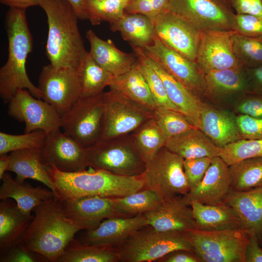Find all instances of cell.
Wrapping results in <instances>:
<instances>
[{
	"instance_id": "6da1fadb",
	"label": "cell",
	"mask_w": 262,
	"mask_h": 262,
	"mask_svg": "<svg viewBox=\"0 0 262 262\" xmlns=\"http://www.w3.org/2000/svg\"><path fill=\"white\" fill-rule=\"evenodd\" d=\"M33 212L21 242L49 262H57L76 233L82 229L67 217L56 196L37 206Z\"/></svg>"
},
{
	"instance_id": "7a4b0ae2",
	"label": "cell",
	"mask_w": 262,
	"mask_h": 262,
	"mask_svg": "<svg viewBox=\"0 0 262 262\" xmlns=\"http://www.w3.org/2000/svg\"><path fill=\"white\" fill-rule=\"evenodd\" d=\"M8 41V55L0 68V96L9 102L20 89H27L38 98L42 97L38 88L30 81L26 63L33 49V39L29 30L25 10L10 8L5 19Z\"/></svg>"
},
{
	"instance_id": "3957f363",
	"label": "cell",
	"mask_w": 262,
	"mask_h": 262,
	"mask_svg": "<svg viewBox=\"0 0 262 262\" xmlns=\"http://www.w3.org/2000/svg\"><path fill=\"white\" fill-rule=\"evenodd\" d=\"M39 6L47 16L46 54L49 64L76 69L87 51L74 9L65 0H42Z\"/></svg>"
},
{
	"instance_id": "277c9868",
	"label": "cell",
	"mask_w": 262,
	"mask_h": 262,
	"mask_svg": "<svg viewBox=\"0 0 262 262\" xmlns=\"http://www.w3.org/2000/svg\"><path fill=\"white\" fill-rule=\"evenodd\" d=\"M89 168L74 172L49 168L56 196L62 200L91 196L118 197L145 188L140 176H122Z\"/></svg>"
},
{
	"instance_id": "5b68a950",
	"label": "cell",
	"mask_w": 262,
	"mask_h": 262,
	"mask_svg": "<svg viewBox=\"0 0 262 262\" xmlns=\"http://www.w3.org/2000/svg\"><path fill=\"white\" fill-rule=\"evenodd\" d=\"M178 249L194 250L186 232H163L146 226L132 233L115 249L119 262H156Z\"/></svg>"
},
{
	"instance_id": "8992f818",
	"label": "cell",
	"mask_w": 262,
	"mask_h": 262,
	"mask_svg": "<svg viewBox=\"0 0 262 262\" xmlns=\"http://www.w3.org/2000/svg\"><path fill=\"white\" fill-rule=\"evenodd\" d=\"M86 164L87 167L132 177L141 176L146 167L131 133L100 140L86 148Z\"/></svg>"
},
{
	"instance_id": "52a82bcc",
	"label": "cell",
	"mask_w": 262,
	"mask_h": 262,
	"mask_svg": "<svg viewBox=\"0 0 262 262\" xmlns=\"http://www.w3.org/2000/svg\"><path fill=\"white\" fill-rule=\"evenodd\" d=\"M186 232L201 262H246L249 231L245 229Z\"/></svg>"
},
{
	"instance_id": "ba28073f",
	"label": "cell",
	"mask_w": 262,
	"mask_h": 262,
	"mask_svg": "<svg viewBox=\"0 0 262 262\" xmlns=\"http://www.w3.org/2000/svg\"><path fill=\"white\" fill-rule=\"evenodd\" d=\"M184 160L163 147L146 163L145 170L140 176L145 188L154 190L163 200L187 194L190 188L184 170Z\"/></svg>"
},
{
	"instance_id": "9c48e42d",
	"label": "cell",
	"mask_w": 262,
	"mask_h": 262,
	"mask_svg": "<svg viewBox=\"0 0 262 262\" xmlns=\"http://www.w3.org/2000/svg\"><path fill=\"white\" fill-rule=\"evenodd\" d=\"M104 119L101 140L132 133L154 117L153 111L111 90L101 94Z\"/></svg>"
},
{
	"instance_id": "30bf717a",
	"label": "cell",
	"mask_w": 262,
	"mask_h": 262,
	"mask_svg": "<svg viewBox=\"0 0 262 262\" xmlns=\"http://www.w3.org/2000/svg\"><path fill=\"white\" fill-rule=\"evenodd\" d=\"M102 93L82 96L61 117V129L85 148L101 140L104 119Z\"/></svg>"
},
{
	"instance_id": "8fae6325",
	"label": "cell",
	"mask_w": 262,
	"mask_h": 262,
	"mask_svg": "<svg viewBox=\"0 0 262 262\" xmlns=\"http://www.w3.org/2000/svg\"><path fill=\"white\" fill-rule=\"evenodd\" d=\"M38 88L41 99L50 105L61 117L82 97L76 69L70 67H55L50 64L44 66Z\"/></svg>"
},
{
	"instance_id": "7c38bea8",
	"label": "cell",
	"mask_w": 262,
	"mask_h": 262,
	"mask_svg": "<svg viewBox=\"0 0 262 262\" xmlns=\"http://www.w3.org/2000/svg\"><path fill=\"white\" fill-rule=\"evenodd\" d=\"M169 11L200 32L232 30L235 14L224 0H171Z\"/></svg>"
},
{
	"instance_id": "4fadbf2b",
	"label": "cell",
	"mask_w": 262,
	"mask_h": 262,
	"mask_svg": "<svg viewBox=\"0 0 262 262\" xmlns=\"http://www.w3.org/2000/svg\"><path fill=\"white\" fill-rule=\"evenodd\" d=\"M186 89L202 99L205 98V74L197 65L171 49L157 36L142 49Z\"/></svg>"
},
{
	"instance_id": "5bb4252c",
	"label": "cell",
	"mask_w": 262,
	"mask_h": 262,
	"mask_svg": "<svg viewBox=\"0 0 262 262\" xmlns=\"http://www.w3.org/2000/svg\"><path fill=\"white\" fill-rule=\"evenodd\" d=\"M8 114L25 123L24 133L37 130L47 134L61 129V116L49 103L35 98L27 90L19 89L9 102Z\"/></svg>"
},
{
	"instance_id": "9a60e30c",
	"label": "cell",
	"mask_w": 262,
	"mask_h": 262,
	"mask_svg": "<svg viewBox=\"0 0 262 262\" xmlns=\"http://www.w3.org/2000/svg\"><path fill=\"white\" fill-rule=\"evenodd\" d=\"M234 30L200 32L196 64L204 74L242 66L233 49Z\"/></svg>"
},
{
	"instance_id": "2e32d148",
	"label": "cell",
	"mask_w": 262,
	"mask_h": 262,
	"mask_svg": "<svg viewBox=\"0 0 262 262\" xmlns=\"http://www.w3.org/2000/svg\"><path fill=\"white\" fill-rule=\"evenodd\" d=\"M41 150L43 163L48 168L74 172L87 167L86 148L60 129L47 134Z\"/></svg>"
},
{
	"instance_id": "e0dca14e",
	"label": "cell",
	"mask_w": 262,
	"mask_h": 262,
	"mask_svg": "<svg viewBox=\"0 0 262 262\" xmlns=\"http://www.w3.org/2000/svg\"><path fill=\"white\" fill-rule=\"evenodd\" d=\"M156 36L168 47L196 63L200 32L170 12L153 20Z\"/></svg>"
},
{
	"instance_id": "ac0fdd59",
	"label": "cell",
	"mask_w": 262,
	"mask_h": 262,
	"mask_svg": "<svg viewBox=\"0 0 262 262\" xmlns=\"http://www.w3.org/2000/svg\"><path fill=\"white\" fill-rule=\"evenodd\" d=\"M115 198L91 196L62 201L67 217L82 230H89L104 219L124 217L116 211Z\"/></svg>"
},
{
	"instance_id": "d6986e66",
	"label": "cell",
	"mask_w": 262,
	"mask_h": 262,
	"mask_svg": "<svg viewBox=\"0 0 262 262\" xmlns=\"http://www.w3.org/2000/svg\"><path fill=\"white\" fill-rule=\"evenodd\" d=\"M231 191L229 165L220 156L212 158L201 181L184 196L189 204L197 202L216 205L225 202Z\"/></svg>"
},
{
	"instance_id": "ffe728a7",
	"label": "cell",
	"mask_w": 262,
	"mask_h": 262,
	"mask_svg": "<svg viewBox=\"0 0 262 262\" xmlns=\"http://www.w3.org/2000/svg\"><path fill=\"white\" fill-rule=\"evenodd\" d=\"M147 225L144 214L109 218L103 220L95 229L86 230L80 241L115 249L135 231Z\"/></svg>"
},
{
	"instance_id": "44dd1931",
	"label": "cell",
	"mask_w": 262,
	"mask_h": 262,
	"mask_svg": "<svg viewBox=\"0 0 262 262\" xmlns=\"http://www.w3.org/2000/svg\"><path fill=\"white\" fill-rule=\"evenodd\" d=\"M148 225L163 232H186L196 229L192 208L184 197L176 196L163 201L144 214Z\"/></svg>"
},
{
	"instance_id": "7402d4cb",
	"label": "cell",
	"mask_w": 262,
	"mask_h": 262,
	"mask_svg": "<svg viewBox=\"0 0 262 262\" xmlns=\"http://www.w3.org/2000/svg\"><path fill=\"white\" fill-rule=\"evenodd\" d=\"M133 52L151 67L161 79L169 100L196 128L201 130L202 100L168 73L158 63L144 54L141 49L132 48Z\"/></svg>"
},
{
	"instance_id": "603a6c76",
	"label": "cell",
	"mask_w": 262,
	"mask_h": 262,
	"mask_svg": "<svg viewBox=\"0 0 262 262\" xmlns=\"http://www.w3.org/2000/svg\"><path fill=\"white\" fill-rule=\"evenodd\" d=\"M85 35L92 58L114 77L126 73L138 63L134 52L128 53L120 50L112 40L101 39L91 30H88Z\"/></svg>"
},
{
	"instance_id": "cb8c5ba5",
	"label": "cell",
	"mask_w": 262,
	"mask_h": 262,
	"mask_svg": "<svg viewBox=\"0 0 262 262\" xmlns=\"http://www.w3.org/2000/svg\"><path fill=\"white\" fill-rule=\"evenodd\" d=\"M205 81V97L215 100L250 93L246 70L243 66L207 72Z\"/></svg>"
},
{
	"instance_id": "d4e9b609",
	"label": "cell",
	"mask_w": 262,
	"mask_h": 262,
	"mask_svg": "<svg viewBox=\"0 0 262 262\" xmlns=\"http://www.w3.org/2000/svg\"><path fill=\"white\" fill-rule=\"evenodd\" d=\"M200 115V130L218 147L223 148L242 139L236 117L231 114L202 101Z\"/></svg>"
},
{
	"instance_id": "484cf974",
	"label": "cell",
	"mask_w": 262,
	"mask_h": 262,
	"mask_svg": "<svg viewBox=\"0 0 262 262\" xmlns=\"http://www.w3.org/2000/svg\"><path fill=\"white\" fill-rule=\"evenodd\" d=\"M8 171L16 173L15 180L24 182L30 179L38 181L52 190L56 195L55 184L49 168L42 160L41 149L31 148L10 152Z\"/></svg>"
},
{
	"instance_id": "4316f807",
	"label": "cell",
	"mask_w": 262,
	"mask_h": 262,
	"mask_svg": "<svg viewBox=\"0 0 262 262\" xmlns=\"http://www.w3.org/2000/svg\"><path fill=\"white\" fill-rule=\"evenodd\" d=\"M33 215L24 214L16 202L7 198L0 202V256L20 243Z\"/></svg>"
},
{
	"instance_id": "83f0119b",
	"label": "cell",
	"mask_w": 262,
	"mask_h": 262,
	"mask_svg": "<svg viewBox=\"0 0 262 262\" xmlns=\"http://www.w3.org/2000/svg\"><path fill=\"white\" fill-rule=\"evenodd\" d=\"M1 180L0 199H13L26 215H32L35 207L56 196L49 188L33 187L25 181H17L9 173H6Z\"/></svg>"
},
{
	"instance_id": "f1b7e54d",
	"label": "cell",
	"mask_w": 262,
	"mask_h": 262,
	"mask_svg": "<svg viewBox=\"0 0 262 262\" xmlns=\"http://www.w3.org/2000/svg\"><path fill=\"white\" fill-rule=\"evenodd\" d=\"M225 202L232 207L244 228L262 240V186L244 192L231 191Z\"/></svg>"
},
{
	"instance_id": "f546056e",
	"label": "cell",
	"mask_w": 262,
	"mask_h": 262,
	"mask_svg": "<svg viewBox=\"0 0 262 262\" xmlns=\"http://www.w3.org/2000/svg\"><path fill=\"white\" fill-rule=\"evenodd\" d=\"M190 205L196 229L210 231L245 229L236 211L226 202L207 205L192 202Z\"/></svg>"
},
{
	"instance_id": "4dcf8cb0",
	"label": "cell",
	"mask_w": 262,
	"mask_h": 262,
	"mask_svg": "<svg viewBox=\"0 0 262 262\" xmlns=\"http://www.w3.org/2000/svg\"><path fill=\"white\" fill-rule=\"evenodd\" d=\"M165 146L184 159L220 156L223 149L196 128L167 139Z\"/></svg>"
},
{
	"instance_id": "1f68e13d",
	"label": "cell",
	"mask_w": 262,
	"mask_h": 262,
	"mask_svg": "<svg viewBox=\"0 0 262 262\" xmlns=\"http://www.w3.org/2000/svg\"><path fill=\"white\" fill-rule=\"evenodd\" d=\"M109 24L110 30L120 32L132 48L143 49L151 45L156 36L153 20L140 14L125 12Z\"/></svg>"
},
{
	"instance_id": "d6a6232c",
	"label": "cell",
	"mask_w": 262,
	"mask_h": 262,
	"mask_svg": "<svg viewBox=\"0 0 262 262\" xmlns=\"http://www.w3.org/2000/svg\"><path fill=\"white\" fill-rule=\"evenodd\" d=\"M109 87L152 111L157 108L139 62L126 73L114 77Z\"/></svg>"
},
{
	"instance_id": "836d02e7",
	"label": "cell",
	"mask_w": 262,
	"mask_h": 262,
	"mask_svg": "<svg viewBox=\"0 0 262 262\" xmlns=\"http://www.w3.org/2000/svg\"><path fill=\"white\" fill-rule=\"evenodd\" d=\"M82 97H92L103 93L114 76L100 66L86 51L76 69Z\"/></svg>"
},
{
	"instance_id": "e575fe53",
	"label": "cell",
	"mask_w": 262,
	"mask_h": 262,
	"mask_svg": "<svg viewBox=\"0 0 262 262\" xmlns=\"http://www.w3.org/2000/svg\"><path fill=\"white\" fill-rule=\"evenodd\" d=\"M231 191L244 192L262 186V157L247 158L229 166Z\"/></svg>"
},
{
	"instance_id": "d590c367",
	"label": "cell",
	"mask_w": 262,
	"mask_h": 262,
	"mask_svg": "<svg viewBox=\"0 0 262 262\" xmlns=\"http://www.w3.org/2000/svg\"><path fill=\"white\" fill-rule=\"evenodd\" d=\"M119 258L114 248L82 243L74 238L57 262H117Z\"/></svg>"
},
{
	"instance_id": "8d00e7d4",
	"label": "cell",
	"mask_w": 262,
	"mask_h": 262,
	"mask_svg": "<svg viewBox=\"0 0 262 262\" xmlns=\"http://www.w3.org/2000/svg\"><path fill=\"white\" fill-rule=\"evenodd\" d=\"M163 200L157 192L148 188L115 198L116 211L124 217L144 214L155 209Z\"/></svg>"
},
{
	"instance_id": "74e56055",
	"label": "cell",
	"mask_w": 262,
	"mask_h": 262,
	"mask_svg": "<svg viewBox=\"0 0 262 262\" xmlns=\"http://www.w3.org/2000/svg\"><path fill=\"white\" fill-rule=\"evenodd\" d=\"M131 134L138 151L146 163L165 146L166 137L154 117Z\"/></svg>"
},
{
	"instance_id": "f35d334b",
	"label": "cell",
	"mask_w": 262,
	"mask_h": 262,
	"mask_svg": "<svg viewBox=\"0 0 262 262\" xmlns=\"http://www.w3.org/2000/svg\"><path fill=\"white\" fill-rule=\"evenodd\" d=\"M233 49L239 64L245 68L262 66V35L247 36L237 33L233 38Z\"/></svg>"
},
{
	"instance_id": "ab89813d",
	"label": "cell",
	"mask_w": 262,
	"mask_h": 262,
	"mask_svg": "<svg viewBox=\"0 0 262 262\" xmlns=\"http://www.w3.org/2000/svg\"><path fill=\"white\" fill-rule=\"evenodd\" d=\"M128 3L123 0H86L87 19L94 26L110 23L122 16Z\"/></svg>"
},
{
	"instance_id": "60d3db41",
	"label": "cell",
	"mask_w": 262,
	"mask_h": 262,
	"mask_svg": "<svg viewBox=\"0 0 262 262\" xmlns=\"http://www.w3.org/2000/svg\"><path fill=\"white\" fill-rule=\"evenodd\" d=\"M47 133L37 130L24 134L14 135L0 132V155L24 149H41L45 142Z\"/></svg>"
},
{
	"instance_id": "b9f144b4",
	"label": "cell",
	"mask_w": 262,
	"mask_h": 262,
	"mask_svg": "<svg viewBox=\"0 0 262 262\" xmlns=\"http://www.w3.org/2000/svg\"><path fill=\"white\" fill-rule=\"evenodd\" d=\"M153 115L166 139L196 128L177 111L157 107L153 111Z\"/></svg>"
},
{
	"instance_id": "7bdbcfd3",
	"label": "cell",
	"mask_w": 262,
	"mask_h": 262,
	"mask_svg": "<svg viewBox=\"0 0 262 262\" xmlns=\"http://www.w3.org/2000/svg\"><path fill=\"white\" fill-rule=\"evenodd\" d=\"M220 156L229 166L241 160L262 157V139H240L222 148Z\"/></svg>"
},
{
	"instance_id": "ee69618b",
	"label": "cell",
	"mask_w": 262,
	"mask_h": 262,
	"mask_svg": "<svg viewBox=\"0 0 262 262\" xmlns=\"http://www.w3.org/2000/svg\"><path fill=\"white\" fill-rule=\"evenodd\" d=\"M137 57L141 71L147 83L157 107L180 112L168 98L163 82L159 76L142 59L137 56Z\"/></svg>"
},
{
	"instance_id": "f6af8a7d",
	"label": "cell",
	"mask_w": 262,
	"mask_h": 262,
	"mask_svg": "<svg viewBox=\"0 0 262 262\" xmlns=\"http://www.w3.org/2000/svg\"><path fill=\"white\" fill-rule=\"evenodd\" d=\"M171 0H130L125 9L127 13H138L152 20L169 11Z\"/></svg>"
},
{
	"instance_id": "bcb514c9",
	"label": "cell",
	"mask_w": 262,
	"mask_h": 262,
	"mask_svg": "<svg viewBox=\"0 0 262 262\" xmlns=\"http://www.w3.org/2000/svg\"><path fill=\"white\" fill-rule=\"evenodd\" d=\"M212 158L204 157L184 160V170L190 190L201 181L211 164Z\"/></svg>"
},
{
	"instance_id": "7dc6e473",
	"label": "cell",
	"mask_w": 262,
	"mask_h": 262,
	"mask_svg": "<svg viewBox=\"0 0 262 262\" xmlns=\"http://www.w3.org/2000/svg\"><path fill=\"white\" fill-rule=\"evenodd\" d=\"M232 30L247 36L262 35V16L235 14Z\"/></svg>"
},
{
	"instance_id": "c3c4849f",
	"label": "cell",
	"mask_w": 262,
	"mask_h": 262,
	"mask_svg": "<svg viewBox=\"0 0 262 262\" xmlns=\"http://www.w3.org/2000/svg\"><path fill=\"white\" fill-rule=\"evenodd\" d=\"M0 262H46L47 259L27 248L21 241L0 256Z\"/></svg>"
},
{
	"instance_id": "681fc988",
	"label": "cell",
	"mask_w": 262,
	"mask_h": 262,
	"mask_svg": "<svg viewBox=\"0 0 262 262\" xmlns=\"http://www.w3.org/2000/svg\"><path fill=\"white\" fill-rule=\"evenodd\" d=\"M236 120L242 139H262V118L241 114Z\"/></svg>"
},
{
	"instance_id": "f907efd6",
	"label": "cell",
	"mask_w": 262,
	"mask_h": 262,
	"mask_svg": "<svg viewBox=\"0 0 262 262\" xmlns=\"http://www.w3.org/2000/svg\"><path fill=\"white\" fill-rule=\"evenodd\" d=\"M238 111L242 115L262 118V96L247 93L242 96Z\"/></svg>"
},
{
	"instance_id": "816d5d0a",
	"label": "cell",
	"mask_w": 262,
	"mask_h": 262,
	"mask_svg": "<svg viewBox=\"0 0 262 262\" xmlns=\"http://www.w3.org/2000/svg\"><path fill=\"white\" fill-rule=\"evenodd\" d=\"M236 14L262 16V0H224Z\"/></svg>"
},
{
	"instance_id": "f5cc1de1",
	"label": "cell",
	"mask_w": 262,
	"mask_h": 262,
	"mask_svg": "<svg viewBox=\"0 0 262 262\" xmlns=\"http://www.w3.org/2000/svg\"><path fill=\"white\" fill-rule=\"evenodd\" d=\"M156 262H201V261L194 250L178 249L167 253Z\"/></svg>"
},
{
	"instance_id": "db71d44e",
	"label": "cell",
	"mask_w": 262,
	"mask_h": 262,
	"mask_svg": "<svg viewBox=\"0 0 262 262\" xmlns=\"http://www.w3.org/2000/svg\"><path fill=\"white\" fill-rule=\"evenodd\" d=\"M259 242L256 233L249 231V240L245 253L246 262H262V248Z\"/></svg>"
},
{
	"instance_id": "11a10c76",
	"label": "cell",
	"mask_w": 262,
	"mask_h": 262,
	"mask_svg": "<svg viewBox=\"0 0 262 262\" xmlns=\"http://www.w3.org/2000/svg\"><path fill=\"white\" fill-rule=\"evenodd\" d=\"M245 69L249 84L250 93L262 96V66Z\"/></svg>"
},
{
	"instance_id": "9f6ffc18",
	"label": "cell",
	"mask_w": 262,
	"mask_h": 262,
	"mask_svg": "<svg viewBox=\"0 0 262 262\" xmlns=\"http://www.w3.org/2000/svg\"><path fill=\"white\" fill-rule=\"evenodd\" d=\"M42 0H0V2L10 8L25 10L31 6H39Z\"/></svg>"
},
{
	"instance_id": "6f0895ef",
	"label": "cell",
	"mask_w": 262,
	"mask_h": 262,
	"mask_svg": "<svg viewBox=\"0 0 262 262\" xmlns=\"http://www.w3.org/2000/svg\"><path fill=\"white\" fill-rule=\"evenodd\" d=\"M74 9L79 19H87L86 0H65Z\"/></svg>"
},
{
	"instance_id": "680465c9",
	"label": "cell",
	"mask_w": 262,
	"mask_h": 262,
	"mask_svg": "<svg viewBox=\"0 0 262 262\" xmlns=\"http://www.w3.org/2000/svg\"><path fill=\"white\" fill-rule=\"evenodd\" d=\"M9 164V155L7 154L0 155V180L8 171Z\"/></svg>"
},
{
	"instance_id": "91938a15",
	"label": "cell",
	"mask_w": 262,
	"mask_h": 262,
	"mask_svg": "<svg viewBox=\"0 0 262 262\" xmlns=\"http://www.w3.org/2000/svg\"></svg>"
}]
</instances>
